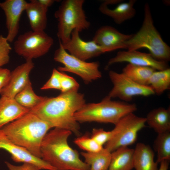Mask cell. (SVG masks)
<instances>
[{
	"mask_svg": "<svg viewBox=\"0 0 170 170\" xmlns=\"http://www.w3.org/2000/svg\"><path fill=\"white\" fill-rule=\"evenodd\" d=\"M78 91L72 90L55 97H45L42 102L29 112L52 128L68 130L79 136L81 134L80 125L76 120L74 114L86 103L84 95Z\"/></svg>",
	"mask_w": 170,
	"mask_h": 170,
	"instance_id": "1",
	"label": "cell"
},
{
	"mask_svg": "<svg viewBox=\"0 0 170 170\" xmlns=\"http://www.w3.org/2000/svg\"><path fill=\"white\" fill-rule=\"evenodd\" d=\"M70 131L54 128L47 133L40 147L41 158L56 170H90L78 151L69 145Z\"/></svg>",
	"mask_w": 170,
	"mask_h": 170,
	"instance_id": "2",
	"label": "cell"
},
{
	"mask_svg": "<svg viewBox=\"0 0 170 170\" xmlns=\"http://www.w3.org/2000/svg\"><path fill=\"white\" fill-rule=\"evenodd\" d=\"M51 128L48 123L29 111L1 129L13 142L41 158V143Z\"/></svg>",
	"mask_w": 170,
	"mask_h": 170,
	"instance_id": "3",
	"label": "cell"
},
{
	"mask_svg": "<svg viewBox=\"0 0 170 170\" xmlns=\"http://www.w3.org/2000/svg\"><path fill=\"white\" fill-rule=\"evenodd\" d=\"M144 18L141 28L125 43L128 50L145 48L155 59L167 62L170 59V48L155 27L149 4L144 8Z\"/></svg>",
	"mask_w": 170,
	"mask_h": 170,
	"instance_id": "4",
	"label": "cell"
},
{
	"mask_svg": "<svg viewBox=\"0 0 170 170\" xmlns=\"http://www.w3.org/2000/svg\"><path fill=\"white\" fill-rule=\"evenodd\" d=\"M108 95L98 103H85L74 114L79 123L96 122L115 125L123 117L137 110L135 104L113 101Z\"/></svg>",
	"mask_w": 170,
	"mask_h": 170,
	"instance_id": "5",
	"label": "cell"
},
{
	"mask_svg": "<svg viewBox=\"0 0 170 170\" xmlns=\"http://www.w3.org/2000/svg\"><path fill=\"white\" fill-rule=\"evenodd\" d=\"M84 0H64L54 15L58 21L57 35L61 43L67 41L72 31L80 32L88 29L90 26L83 6Z\"/></svg>",
	"mask_w": 170,
	"mask_h": 170,
	"instance_id": "6",
	"label": "cell"
},
{
	"mask_svg": "<svg viewBox=\"0 0 170 170\" xmlns=\"http://www.w3.org/2000/svg\"><path fill=\"white\" fill-rule=\"evenodd\" d=\"M145 118L131 113L122 118L111 130V136L104 147L110 152L134 144L139 132L145 127Z\"/></svg>",
	"mask_w": 170,
	"mask_h": 170,
	"instance_id": "7",
	"label": "cell"
},
{
	"mask_svg": "<svg viewBox=\"0 0 170 170\" xmlns=\"http://www.w3.org/2000/svg\"><path fill=\"white\" fill-rule=\"evenodd\" d=\"M53 38L44 31H27L20 35L14 43V49L18 55L26 60L42 57L50 50Z\"/></svg>",
	"mask_w": 170,
	"mask_h": 170,
	"instance_id": "8",
	"label": "cell"
},
{
	"mask_svg": "<svg viewBox=\"0 0 170 170\" xmlns=\"http://www.w3.org/2000/svg\"><path fill=\"white\" fill-rule=\"evenodd\" d=\"M55 61L63 64L58 70L61 72H68L79 76L85 83L88 84L102 76L99 69L98 61L87 62L70 54L62 47L60 43L59 47L55 51L54 56Z\"/></svg>",
	"mask_w": 170,
	"mask_h": 170,
	"instance_id": "9",
	"label": "cell"
},
{
	"mask_svg": "<svg viewBox=\"0 0 170 170\" xmlns=\"http://www.w3.org/2000/svg\"><path fill=\"white\" fill-rule=\"evenodd\" d=\"M109 75L113 84L108 95L111 99L117 98L127 102L131 101L135 96H148L155 94L150 86L139 84L122 73L110 71Z\"/></svg>",
	"mask_w": 170,
	"mask_h": 170,
	"instance_id": "10",
	"label": "cell"
},
{
	"mask_svg": "<svg viewBox=\"0 0 170 170\" xmlns=\"http://www.w3.org/2000/svg\"><path fill=\"white\" fill-rule=\"evenodd\" d=\"M60 43L69 54L84 61L104 53L101 48L93 40L86 41L82 39L76 30L72 31L67 41Z\"/></svg>",
	"mask_w": 170,
	"mask_h": 170,
	"instance_id": "11",
	"label": "cell"
},
{
	"mask_svg": "<svg viewBox=\"0 0 170 170\" xmlns=\"http://www.w3.org/2000/svg\"><path fill=\"white\" fill-rule=\"evenodd\" d=\"M132 35L122 33L112 26H104L96 31L92 40L104 53L119 49H126L125 42Z\"/></svg>",
	"mask_w": 170,
	"mask_h": 170,
	"instance_id": "12",
	"label": "cell"
},
{
	"mask_svg": "<svg viewBox=\"0 0 170 170\" xmlns=\"http://www.w3.org/2000/svg\"><path fill=\"white\" fill-rule=\"evenodd\" d=\"M0 149L10 153L11 158L16 162L32 164L37 167L40 170H56L42 159L35 156L25 148L13 142L1 129H0Z\"/></svg>",
	"mask_w": 170,
	"mask_h": 170,
	"instance_id": "13",
	"label": "cell"
},
{
	"mask_svg": "<svg viewBox=\"0 0 170 170\" xmlns=\"http://www.w3.org/2000/svg\"><path fill=\"white\" fill-rule=\"evenodd\" d=\"M126 62L132 65L152 68L161 71L168 68L167 62L158 60L150 53H142L135 50L121 51L110 59L105 67L106 69L115 63Z\"/></svg>",
	"mask_w": 170,
	"mask_h": 170,
	"instance_id": "14",
	"label": "cell"
},
{
	"mask_svg": "<svg viewBox=\"0 0 170 170\" xmlns=\"http://www.w3.org/2000/svg\"><path fill=\"white\" fill-rule=\"evenodd\" d=\"M34 65L32 60H26L10 72L8 81L0 93L1 96L14 99L30 81L29 75Z\"/></svg>",
	"mask_w": 170,
	"mask_h": 170,
	"instance_id": "15",
	"label": "cell"
},
{
	"mask_svg": "<svg viewBox=\"0 0 170 170\" xmlns=\"http://www.w3.org/2000/svg\"><path fill=\"white\" fill-rule=\"evenodd\" d=\"M27 2L25 0H6L0 2V8L4 12L9 42L14 40L19 32L21 16L25 11Z\"/></svg>",
	"mask_w": 170,
	"mask_h": 170,
	"instance_id": "16",
	"label": "cell"
},
{
	"mask_svg": "<svg viewBox=\"0 0 170 170\" xmlns=\"http://www.w3.org/2000/svg\"><path fill=\"white\" fill-rule=\"evenodd\" d=\"M136 2V0L122 2L115 8H111L105 0L100 4L99 9L101 13L112 18L116 24L120 25L134 16L136 11L134 6Z\"/></svg>",
	"mask_w": 170,
	"mask_h": 170,
	"instance_id": "17",
	"label": "cell"
},
{
	"mask_svg": "<svg viewBox=\"0 0 170 170\" xmlns=\"http://www.w3.org/2000/svg\"><path fill=\"white\" fill-rule=\"evenodd\" d=\"M30 110L18 104L14 99L0 98V129L28 113Z\"/></svg>",
	"mask_w": 170,
	"mask_h": 170,
	"instance_id": "18",
	"label": "cell"
},
{
	"mask_svg": "<svg viewBox=\"0 0 170 170\" xmlns=\"http://www.w3.org/2000/svg\"><path fill=\"white\" fill-rule=\"evenodd\" d=\"M48 8L38 0H31L26 4L25 11L32 31H44L47 24Z\"/></svg>",
	"mask_w": 170,
	"mask_h": 170,
	"instance_id": "19",
	"label": "cell"
},
{
	"mask_svg": "<svg viewBox=\"0 0 170 170\" xmlns=\"http://www.w3.org/2000/svg\"><path fill=\"white\" fill-rule=\"evenodd\" d=\"M134 149L133 166L136 170H158L154 152L149 145L139 143Z\"/></svg>",
	"mask_w": 170,
	"mask_h": 170,
	"instance_id": "20",
	"label": "cell"
},
{
	"mask_svg": "<svg viewBox=\"0 0 170 170\" xmlns=\"http://www.w3.org/2000/svg\"><path fill=\"white\" fill-rule=\"evenodd\" d=\"M146 122L158 133L170 131V108L160 107L150 111Z\"/></svg>",
	"mask_w": 170,
	"mask_h": 170,
	"instance_id": "21",
	"label": "cell"
},
{
	"mask_svg": "<svg viewBox=\"0 0 170 170\" xmlns=\"http://www.w3.org/2000/svg\"><path fill=\"white\" fill-rule=\"evenodd\" d=\"M134 151V149L124 147L112 152L108 170H131L133 168Z\"/></svg>",
	"mask_w": 170,
	"mask_h": 170,
	"instance_id": "22",
	"label": "cell"
},
{
	"mask_svg": "<svg viewBox=\"0 0 170 170\" xmlns=\"http://www.w3.org/2000/svg\"><path fill=\"white\" fill-rule=\"evenodd\" d=\"M84 162L90 167V170H108L111 159V152L104 147L95 152L81 153Z\"/></svg>",
	"mask_w": 170,
	"mask_h": 170,
	"instance_id": "23",
	"label": "cell"
},
{
	"mask_svg": "<svg viewBox=\"0 0 170 170\" xmlns=\"http://www.w3.org/2000/svg\"><path fill=\"white\" fill-rule=\"evenodd\" d=\"M156 71L154 68L150 67L128 64L123 69L122 73L139 84L149 86L150 77Z\"/></svg>",
	"mask_w": 170,
	"mask_h": 170,
	"instance_id": "24",
	"label": "cell"
},
{
	"mask_svg": "<svg viewBox=\"0 0 170 170\" xmlns=\"http://www.w3.org/2000/svg\"><path fill=\"white\" fill-rule=\"evenodd\" d=\"M45 98L38 96L35 93L30 81L14 99L20 105L30 110L40 104Z\"/></svg>",
	"mask_w": 170,
	"mask_h": 170,
	"instance_id": "25",
	"label": "cell"
},
{
	"mask_svg": "<svg viewBox=\"0 0 170 170\" xmlns=\"http://www.w3.org/2000/svg\"><path fill=\"white\" fill-rule=\"evenodd\" d=\"M149 85L155 93L160 95L170 88V69L168 68L161 71H156L149 80Z\"/></svg>",
	"mask_w": 170,
	"mask_h": 170,
	"instance_id": "26",
	"label": "cell"
},
{
	"mask_svg": "<svg viewBox=\"0 0 170 170\" xmlns=\"http://www.w3.org/2000/svg\"><path fill=\"white\" fill-rule=\"evenodd\" d=\"M155 149L157 153L156 162L158 163L170 159V131L158 133L154 143Z\"/></svg>",
	"mask_w": 170,
	"mask_h": 170,
	"instance_id": "27",
	"label": "cell"
},
{
	"mask_svg": "<svg viewBox=\"0 0 170 170\" xmlns=\"http://www.w3.org/2000/svg\"><path fill=\"white\" fill-rule=\"evenodd\" d=\"M74 142L80 148L86 152H98L104 148L88 135L77 137L75 139Z\"/></svg>",
	"mask_w": 170,
	"mask_h": 170,
	"instance_id": "28",
	"label": "cell"
},
{
	"mask_svg": "<svg viewBox=\"0 0 170 170\" xmlns=\"http://www.w3.org/2000/svg\"><path fill=\"white\" fill-rule=\"evenodd\" d=\"M12 48L6 37L0 35V68L9 61Z\"/></svg>",
	"mask_w": 170,
	"mask_h": 170,
	"instance_id": "29",
	"label": "cell"
},
{
	"mask_svg": "<svg viewBox=\"0 0 170 170\" xmlns=\"http://www.w3.org/2000/svg\"><path fill=\"white\" fill-rule=\"evenodd\" d=\"M79 87V83L73 77L61 72L60 90L61 93L72 90H78Z\"/></svg>",
	"mask_w": 170,
	"mask_h": 170,
	"instance_id": "30",
	"label": "cell"
},
{
	"mask_svg": "<svg viewBox=\"0 0 170 170\" xmlns=\"http://www.w3.org/2000/svg\"><path fill=\"white\" fill-rule=\"evenodd\" d=\"M111 136V131H108L103 128H94L92 130L91 137L103 146L109 141Z\"/></svg>",
	"mask_w": 170,
	"mask_h": 170,
	"instance_id": "31",
	"label": "cell"
},
{
	"mask_svg": "<svg viewBox=\"0 0 170 170\" xmlns=\"http://www.w3.org/2000/svg\"><path fill=\"white\" fill-rule=\"evenodd\" d=\"M61 72L54 68L49 79L41 87V90L51 89H60Z\"/></svg>",
	"mask_w": 170,
	"mask_h": 170,
	"instance_id": "32",
	"label": "cell"
},
{
	"mask_svg": "<svg viewBox=\"0 0 170 170\" xmlns=\"http://www.w3.org/2000/svg\"><path fill=\"white\" fill-rule=\"evenodd\" d=\"M5 163L9 170H40L37 167L30 163H24L21 165L15 166L7 161Z\"/></svg>",
	"mask_w": 170,
	"mask_h": 170,
	"instance_id": "33",
	"label": "cell"
},
{
	"mask_svg": "<svg viewBox=\"0 0 170 170\" xmlns=\"http://www.w3.org/2000/svg\"><path fill=\"white\" fill-rule=\"evenodd\" d=\"M10 73V71L9 70L0 68V94L8 81Z\"/></svg>",
	"mask_w": 170,
	"mask_h": 170,
	"instance_id": "34",
	"label": "cell"
},
{
	"mask_svg": "<svg viewBox=\"0 0 170 170\" xmlns=\"http://www.w3.org/2000/svg\"><path fill=\"white\" fill-rule=\"evenodd\" d=\"M38 1L41 4L48 8L51 6L55 1L54 0H38Z\"/></svg>",
	"mask_w": 170,
	"mask_h": 170,
	"instance_id": "35",
	"label": "cell"
},
{
	"mask_svg": "<svg viewBox=\"0 0 170 170\" xmlns=\"http://www.w3.org/2000/svg\"><path fill=\"white\" fill-rule=\"evenodd\" d=\"M169 161L164 160L160 162V167L158 170H168L169 167Z\"/></svg>",
	"mask_w": 170,
	"mask_h": 170,
	"instance_id": "36",
	"label": "cell"
}]
</instances>
